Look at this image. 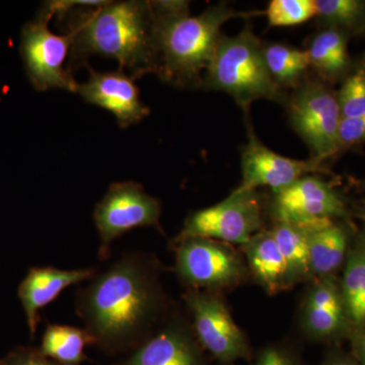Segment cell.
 <instances>
[{
	"instance_id": "5b68a950",
	"label": "cell",
	"mask_w": 365,
	"mask_h": 365,
	"mask_svg": "<svg viewBox=\"0 0 365 365\" xmlns=\"http://www.w3.org/2000/svg\"><path fill=\"white\" fill-rule=\"evenodd\" d=\"M160 201L146 193L138 182H113L93 211L101 241L98 259L107 260L113 242L129 230L136 227L160 230Z\"/></svg>"
},
{
	"instance_id": "7402d4cb",
	"label": "cell",
	"mask_w": 365,
	"mask_h": 365,
	"mask_svg": "<svg viewBox=\"0 0 365 365\" xmlns=\"http://www.w3.org/2000/svg\"><path fill=\"white\" fill-rule=\"evenodd\" d=\"M311 66L327 79H335L349 66L347 39L342 31L329 29L317 35L307 50Z\"/></svg>"
},
{
	"instance_id": "4316f807",
	"label": "cell",
	"mask_w": 365,
	"mask_h": 365,
	"mask_svg": "<svg viewBox=\"0 0 365 365\" xmlns=\"http://www.w3.org/2000/svg\"><path fill=\"white\" fill-rule=\"evenodd\" d=\"M365 143V115L341 118L338 130V148H351Z\"/></svg>"
},
{
	"instance_id": "603a6c76",
	"label": "cell",
	"mask_w": 365,
	"mask_h": 365,
	"mask_svg": "<svg viewBox=\"0 0 365 365\" xmlns=\"http://www.w3.org/2000/svg\"><path fill=\"white\" fill-rule=\"evenodd\" d=\"M263 53L271 76L280 86L294 85L311 66L307 50L271 44L263 47Z\"/></svg>"
},
{
	"instance_id": "4dcf8cb0",
	"label": "cell",
	"mask_w": 365,
	"mask_h": 365,
	"mask_svg": "<svg viewBox=\"0 0 365 365\" xmlns=\"http://www.w3.org/2000/svg\"><path fill=\"white\" fill-rule=\"evenodd\" d=\"M322 365H361L353 357L343 356V355H336V356L331 357L330 359L327 360L325 364Z\"/></svg>"
},
{
	"instance_id": "ac0fdd59",
	"label": "cell",
	"mask_w": 365,
	"mask_h": 365,
	"mask_svg": "<svg viewBox=\"0 0 365 365\" xmlns=\"http://www.w3.org/2000/svg\"><path fill=\"white\" fill-rule=\"evenodd\" d=\"M349 230L333 222L311 230L309 234V268L313 279L336 275L344 265L351 246Z\"/></svg>"
},
{
	"instance_id": "6da1fadb",
	"label": "cell",
	"mask_w": 365,
	"mask_h": 365,
	"mask_svg": "<svg viewBox=\"0 0 365 365\" xmlns=\"http://www.w3.org/2000/svg\"><path fill=\"white\" fill-rule=\"evenodd\" d=\"M76 306L93 344L112 354L132 351L153 335L162 312L153 262L138 252L124 255L81 288Z\"/></svg>"
},
{
	"instance_id": "d6a6232c",
	"label": "cell",
	"mask_w": 365,
	"mask_h": 365,
	"mask_svg": "<svg viewBox=\"0 0 365 365\" xmlns=\"http://www.w3.org/2000/svg\"><path fill=\"white\" fill-rule=\"evenodd\" d=\"M364 188H365V182H364Z\"/></svg>"
},
{
	"instance_id": "ba28073f",
	"label": "cell",
	"mask_w": 365,
	"mask_h": 365,
	"mask_svg": "<svg viewBox=\"0 0 365 365\" xmlns=\"http://www.w3.org/2000/svg\"><path fill=\"white\" fill-rule=\"evenodd\" d=\"M289 117L314 160L323 163L339 151L338 130L342 118L339 102L323 83L307 81L300 86L289 102Z\"/></svg>"
},
{
	"instance_id": "5bb4252c",
	"label": "cell",
	"mask_w": 365,
	"mask_h": 365,
	"mask_svg": "<svg viewBox=\"0 0 365 365\" xmlns=\"http://www.w3.org/2000/svg\"><path fill=\"white\" fill-rule=\"evenodd\" d=\"M302 307V325L312 338L337 341L352 331L340 280L336 275L314 279Z\"/></svg>"
},
{
	"instance_id": "7a4b0ae2",
	"label": "cell",
	"mask_w": 365,
	"mask_h": 365,
	"mask_svg": "<svg viewBox=\"0 0 365 365\" xmlns=\"http://www.w3.org/2000/svg\"><path fill=\"white\" fill-rule=\"evenodd\" d=\"M74 9L69 24L71 67L81 66L91 55L114 58L132 78L158 72L155 18L150 1H108L105 6Z\"/></svg>"
},
{
	"instance_id": "52a82bcc",
	"label": "cell",
	"mask_w": 365,
	"mask_h": 365,
	"mask_svg": "<svg viewBox=\"0 0 365 365\" xmlns=\"http://www.w3.org/2000/svg\"><path fill=\"white\" fill-rule=\"evenodd\" d=\"M176 244L177 274L192 289L215 292L235 287L246 278L247 266L228 244L203 237Z\"/></svg>"
},
{
	"instance_id": "7c38bea8",
	"label": "cell",
	"mask_w": 365,
	"mask_h": 365,
	"mask_svg": "<svg viewBox=\"0 0 365 365\" xmlns=\"http://www.w3.org/2000/svg\"><path fill=\"white\" fill-rule=\"evenodd\" d=\"M242 184L237 191H256L269 187L274 193L282 191L302 178L323 172V163L312 158L299 160L283 157L269 150L249 126V141L242 150Z\"/></svg>"
},
{
	"instance_id": "277c9868",
	"label": "cell",
	"mask_w": 365,
	"mask_h": 365,
	"mask_svg": "<svg viewBox=\"0 0 365 365\" xmlns=\"http://www.w3.org/2000/svg\"><path fill=\"white\" fill-rule=\"evenodd\" d=\"M202 85L232 96L244 110L255 101L284 98L266 66L263 46L249 26L234 37L222 36Z\"/></svg>"
},
{
	"instance_id": "d6986e66",
	"label": "cell",
	"mask_w": 365,
	"mask_h": 365,
	"mask_svg": "<svg viewBox=\"0 0 365 365\" xmlns=\"http://www.w3.org/2000/svg\"><path fill=\"white\" fill-rule=\"evenodd\" d=\"M341 292L352 330L365 325V232L351 242L344 263Z\"/></svg>"
},
{
	"instance_id": "8992f818",
	"label": "cell",
	"mask_w": 365,
	"mask_h": 365,
	"mask_svg": "<svg viewBox=\"0 0 365 365\" xmlns=\"http://www.w3.org/2000/svg\"><path fill=\"white\" fill-rule=\"evenodd\" d=\"M262 225L260 199L256 192L235 189L222 202L192 213L175 242L203 237L244 246L258 234Z\"/></svg>"
},
{
	"instance_id": "f546056e",
	"label": "cell",
	"mask_w": 365,
	"mask_h": 365,
	"mask_svg": "<svg viewBox=\"0 0 365 365\" xmlns=\"http://www.w3.org/2000/svg\"><path fill=\"white\" fill-rule=\"evenodd\" d=\"M256 365H292L287 354L277 348H267L262 352Z\"/></svg>"
},
{
	"instance_id": "8fae6325",
	"label": "cell",
	"mask_w": 365,
	"mask_h": 365,
	"mask_svg": "<svg viewBox=\"0 0 365 365\" xmlns=\"http://www.w3.org/2000/svg\"><path fill=\"white\" fill-rule=\"evenodd\" d=\"M272 208L277 222L294 223L309 230L348 217L340 194L314 176L302 178L275 193Z\"/></svg>"
},
{
	"instance_id": "2e32d148",
	"label": "cell",
	"mask_w": 365,
	"mask_h": 365,
	"mask_svg": "<svg viewBox=\"0 0 365 365\" xmlns=\"http://www.w3.org/2000/svg\"><path fill=\"white\" fill-rule=\"evenodd\" d=\"M93 268L61 270L54 267H33L19 287V299L25 311L31 335H35L39 322V312L71 285L90 280L95 275Z\"/></svg>"
},
{
	"instance_id": "9c48e42d",
	"label": "cell",
	"mask_w": 365,
	"mask_h": 365,
	"mask_svg": "<svg viewBox=\"0 0 365 365\" xmlns=\"http://www.w3.org/2000/svg\"><path fill=\"white\" fill-rule=\"evenodd\" d=\"M51 19L42 9L35 20L24 26L21 50L26 74L38 91L61 88L78 93V83L64 68L71 49V36L52 33L48 26Z\"/></svg>"
},
{
	"instance_id": "83f0119b",
	"label": "cell",
	"mask_w": 365,
	"mask_h": 365,
	"mask_svg": "<svg viewBox=\"0 0 365 365\" xmlns=\"http://www.w3.org/2000/svg\"><path fill=\"white\" fill-rule=\"evenodd\" d=\"M0 365H63L33 348H16L0 361Z\"/></svg>"
},
{
	"instance_id": "44dd1931",
	"label": "cell",
	"mask_w": 365,
	"mask_h": 365,
	"mask_svg": "<svg viewBox=\"0 0 365 365\" xmlns=\"http://www.w3.org/2000/svg\"><path fill=\"white\" fill-rule=\"evenodd\" d=\"M93 344L85 329L66 325H49L43 334L40 351L63 365H81L86 359L85 348Z\"/></svg>"
},
{
	"instance_id": "4fadbf2b",
	"label": "cell",
	"mask_w": 365,
	"mask_h": 365,
	"mask_svg": "<svg viewBox=\"0 0 365 365\" xmlns=\"http://www.w3.org/2000/svg\"><path fill=\"white\" fill-rule=\"evenodd\" d=\"M135 78L123 71L98 72L90 69V78L78 83V93L86 103L98 106L116 117L121 128L138 123L150 114L140 100Z\"/></svg>"
},
{
	"instance_id": "cb8c5ba5",
	"label": "cell",
	"mask_w": 365,
	"mask_h": 365,
	"mask_svg": "<svg viewBox=\"0 0 365 365\" xmlns=\"http://www.w3.org/2000/svg\"><path fill=\"white\" fill-rule=\"evenodd\" d=\"M319 20L322 24L341 31H356L365 21V2L360 0H317Z\"/></svg>"
},
{
	"instance_id": "30bf717a",
	"label": "cell",
	"mask_w": 365,
	"mask_h": 365,
	"mask_svg": "<svg viewBox=\"0 0 365 365\" xmlns=\"http://www.w3.org/2000/svg\"><path fill=\"white\" fill-rule=\"evenodd\" d=\"M185 302L193 318L199 344L223 364H234L249 355V346L227 306L215 292L190 289Z\"/></svg>"
},
{
	"instance_id": "d4e9b609",
	"label": "cell",
	"mask_w": 365,
	"mask_h": 365,
	"mask_svg": "<svg viewBox=\"0 0 365 365\" xmlns=\"http://www.w3.org/2000/svg\"><path fill=\"white\" fill-rule=\"evenodd\" d=\"M317 14L316 0H272L266 11L270 26L300 25Z\"/></svg>"
},
{
	"instance_id": "3957f363",
	"label": "cell",
	"mask_w": 365,
	"mask_h": 365,
	"mask_svg": "<svg viewBox=\"0 0 365 365\" xmlns=\"http://www.w3.org/2000/svg\"><path fill=\"white\" fill-rule=\"evenodd\" d=\"M155 18L158 73L178 86L202 85L201 72L207 71L230 19L258 16L261 11L242 13L220 4L196 16H189V2L150 1Z\"/></svg>"
},
{
	"instance_id": "1f68e13d",
	"label": "cell",
	"mask_w": 365,
	"mask_h": 365,
	"mask_svg": "<svg viewBox=\"0 0 365 365\" xmlns=\"http://www.w3.org/2000/svg\"><path fill=\"white\" fill-rule=\"evenodd\" d=\"M359 217L362 220V222H364V225H365V203L364 205L362 206L361 209H360Z\"/></svg>"
},
{
	"instance_id": "9a60e30c",
	"label": "cell",
	"mask_w": 365,
	"mask_h": 365,
	"mask_svg": "<svg viewBox=\"0 0 365 365\" xmlns=\"http://www.w3.org/2000/svg\"><path fill=\"white\" fill-rule=\"evenodd\" d=\"M117 365H205V361L195 336L174 319Z\"/></svg>"
},
{
	"instance_id": "484cf974",
	"label": "cell",
	"mask_w": 365,
	"mask_h": 365,
	"mask_svg": "<svg viewBox=\"0 0 365 365\" xmlns=\"http://www.w3.org/2000/svg\"><path fill=\"white\" fill-rule=\"evenodd\" d=\"M337 97L342 117L365 115V64L345 79Z\"/></svg>"
},
{
	"instance_id": "ffe728a7",
	"label": "cell",
	"mask_w": 365,
	"mask_h": 365,
	"mask_svg": "<svg viewBox=\"0 0 365 365\" xmlns=\"http://www.w3.org/2000/svg\"><path fill=\"white\" fill-rule=\"evenodd\" d=\"M309 228L277 222L272 235L287 262L292 284L313 279L309 268Z\"/></svg>"
},
{
	"instance_id": "e0dca14e",
	"label": "cell",
	"mask_w": 365,
	"mask_h": 365,
	"mask_svg": "<svg viewBox=\"0 0 365 365\" xmlns=\"http://www.w3.org/2000/svg\"><path fill=\"white\" fill-rule=\"evenodd\" d=\"M244 248L250 270L269 294H278L294 285L287 262L271 230L259 232Z\"/></svg>"
},
{
	"instance_id": "f1b7e54d",
	"label": "cell",
	"mask_w": 365,
	"mask_h": 365,
	"mask_svg": "<svg viewBox=\"0 0 365 365\" xmlns=\"http://www.w3.org/2000/svg\"><path fill=\"white\" fill-rule=\"evenodd\" d=\"M353 356L361 365H365V325L353 329L349 335Z\"/></svg>"
}]
</instances>
